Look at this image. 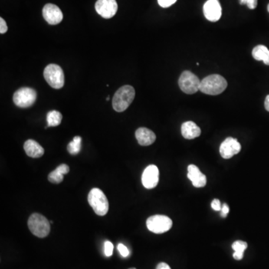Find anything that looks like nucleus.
I'll return each instance as SVG.
<instances>
[{
    "label": "nucleus",
    "mask_w": 269,
    "mask_h": 269,
    "mask_svg": "<svg viewBox=\"0 0 269 269\" xmlns=\"http://www.w3.org/2000/svg\"><path fill=\"white\" fill-rule=\"evenodd\" d=\"M24 149L27 156L31 158H40L44 155V149L35 141L27 140L24 144Z\"/></svg>",
    "instance_id": "nucleus-17"
},
{
    "label": "nucleus",
    "mask_w": 269,
    "mask_h": 269,
    "mask_svg": "<svg viewBox=\"0 0 269 269\" xmlns=\"http://www.w3.org/2000/svg\"><path fill=\"white\" fill-rule=\"evenodd\" d=\"M116 0H97L95 4V9L103 18L110 19L116 14L118 11Z\"/></svg>",
    "instance_id": "nucleus-9"
},
{
    "label": "nucleus",
    "mask_w": 269,
    "mask_h": 269,
    "mask_svg": "<svg viewBox=\"0 0 269 269\" xmlns=\"http://www.w3.org/2000/svg\"><path fill=\"white\" fill-rule=\"evenodd\" d=\"M204 14L211 22L219 21L222 14L221 4L218 0H208L204 5Z\"/></svg>",
    "instance_id": "nucleus-12"
},
{
    "label": "nucleus",
    "mask_w": 269,
    "mask_h": 269,
    "mask_svg": "<svg viewBox=\"0 0 269 269\" xmlns=\"http://www.w3.org/2000/svg\"><path fill=\"white\" fill-rule=\"evenodd\" d=\"M178 0H158V3L162 8H168L174 5Z\"/></svg>",
    "instance_id": "nucleus-25"
},
{
    "label": "nucleus",
    "mask_w": 269,
    "mask_h": 269,
    "mask_svg": "<svg viewBox=\"0 0 269 269\" xmlns=\"http://www.w3.org/2000/svg\"><path fill=\"white\" fill-rule=\"evenodd\" d=\"M247 247V244L245 241L239 240L234 242L232 244V248L234 251V255H233L234 258L237 260H241L244 257V252Z\"/></svg>",
    "instance_id": "nucleus-20"
},
{
    "label": "nucleus",
    "mask_w": 269,
    "mask_h": 269,
    "mask_svg": "<svg viewBox=\"0 0 269 269\" xmlns=\"http://www.w3.org/2000/svg\"><path fill=\"white\" fill-rule=\"evenodd\" d=\"M62 120V115L58 111H51L47 115V126H57L60 125Z\"/></svg>",
    "instance_id": "nucleus-21"
},
{
    "label": "nucleus",
    "mask_w": 269,
    "mask_h": 269,
    "mask_svg": "<svg viewBox=\"0 0 269 269\" xmlns=\"http://www.w3.org/2000/svg\"><path fill=\"white\" fill-rule=\"evenodd\" d=\"M268 11H269V4L268 5Z\"/></svg>",
    "instance_id": "nucleus-33"
},
{
    "label": "nucleus",
    "mask_w": 269,
    "mask_h": 269,
    "mask_svg": "<svg viewBox=\"0 0 269 269\" xmlns=\"http://www.w3.org/2000/svg\"><path fill=\"white\" fill-rule=\"evenodd\" d=\"M257 3H258V0H247L246 5L250 9H255L257 6Z\"/></svg>",
    "instance_id": "nucleus-28"
},
{
    "label": "nucleus",
    "mask_w": 269,
    "mask_h": 269,
    "mask_svg": "<svg viewBox=\"0 0 269 269\" xmlns=\"http://www.w3.org/2000/svg\"><path fill=\"white\" fill-rule=\"evenodd\" d=\"M221 216H222L223 218H226L227 214H228L229 212H230V209H229L228 206H227V204H224V205L222 206V207H221Z\"/></svg>",
    "instance_id": "nucleus-29"
},
{
    "label": "nucleus",
    "mask_w": 269,
    "mask_h": 269,
    "mask_svg": "<svg viewBox=\"0 0 269 269\" xmlns=\"http://www.w3.org/2000/svg\"><path fill=\"white\" fill-rule=\"evenodd\" d=\"M43 16L44 20L50 25H57L63 20V14L57 5L54 4H47L43 8Z\"/></svg>",
    "instance_id": "nucleus-13"
},
{
    "label": "nucleus",
    "mask_w": 269,
    "mask_h": 269,
    "mask_svg": "<svg viewBox=\"0 0 269 269\" xmlns=\"http://www.w3.org/2000/svg\"><path fill=\"white\" fill-rule=\"evenodd\" d=\"M156 269H171V267L167 263H160L158 264Z\"/></svg>",
    "instance_id": "nucleus-30"
},
{
    "label": "nucleus",
    "mask_w": 269,
    "mask_h": 269,
    "mask_svg": "<svg viewBox=\"0 0 269 269\" xmlns=\"http://www.w3.org/2000/svg\"><path fill=\"white\" fill-rule=\"evenodd\" d=\"M211 207L215 211H221V202H220L219 200L215 199L212 201V204H211Z\"/></svg>",
    "instance_id": "nucleus-27"
},
{
    "label": "nucleus",
    "mask_w": 269,
    "mask_h": 269,
    "mask_svg": "<svg viewBox=\"0 0 269 269\" xmlns=\"http://www.w3.org/2000/svg\"><path fill=\"white\" fill-rule=\"evenodd\" d=\"M252 56L257 61H263L265 64L269 65V50L263 45L254 47Z\"/></svg>",
    "instance_id": "nucleus-19"
},
{
    "label": "nucleus",
    "mask_w": 269,
    "mask_h": 269,
    "mask_svg": "<svg viewBox=\"0 0 269 269\" xmlns=\"http://www.w3.org/2000/svg\"><path fill=\"white\" fill-rule=\"evenodd\" d=\"M8 31V27H7L6 22L2 17L0 18V33L4 34Z\"/></svg>",
    "instance_id": "nucleus-26"
},
{
    "label": "nucleus",
    "mask_w": 269,
    "mask_h": 269,
    "mask_svg": "<svg viewBox=\"0 0 269 269\" xmlns=\"http://www.w3.org/2000/svg\"><path fill=\"white\" fill-rule=\"evenodd\" d=\"M136 91L132 86H124L115 92L112 99V106L116 112H124L133 101Z\"/></svg>",
    "instance_id": "nucleus-1"
},
{
    "label": "nucleus",
    "mask_w": 269,
    "mask_h": 269,
    "mask_svg": "<svg viewBox=\"0 0 269 269\" xmlns=\"http://www.w3.org/2000/svg\"><path fill=\"white\" fill-rule=\"evenodd\" d=\"M28 226L31 234L39 238H45L50 232V221L41 214H32L29 218Z\"/></svg>",
    "instance_id": "nucleus-4"
},
{
    "label": "nucleus",
    "mask_w": 269,
    "mask_h": 269,
    "mask_svg": "<svg viewBox=\"0 0 269 269\" xmlns=\"http://www.w3.org/2000/svg\"><path fill=\"white\" fill-rule=\"evenodd\" d=\"M219 150L220 154L224 159H230L240 152L241 145L237 139L229 137L221 143Z\"/></svg>",
    "instance_id": "nucleus-10"
},
{
    "label": "nucleus",
    "mask_w": 269,
    "mask_h": 269,
    "mask_svg": "<svg viewBox=\"0 0 269 269\" xmlns=\"http://www.w3.org/2000/svg\"><path fill=\"white\" fill-rule=\"evenodd\" d=\"M187 176L195 188H202L207 184V177L200 171L196 165H188Z\"/></svg>",
    "instance_id": "nucleus-14"
},
{
    "label": "nucleus",
    "mask_w": 269,
    "mask_h": 269,
    "mask_svg": "<svg viewBox=\"0 0 269 269\" xmlns=\"http://www.w3.org/2000/svg\"><path fill=\"white\" fill-rule=\"evenodd\" d=\"M178 83L182 91L187 94H193L196 93L200 90L201 86V81L198 76L188 70L182 72L179 76Z\"/></svg>",
    "instance_id": "nucleus-7"
},
{
    "label": "nucleus",
    "mask_w": 269,
    "mask_h": 269,
    "mask_svg": "<svg viewBox=\"0 0 269 269\" xmlns=\"http://www.w3.org/2000/svg\"><path fill=\"white\" fill-rule=\"evenodd\" d=\"M136 137L142 146H149L154 143L156 139L154 132L145 127H141L136 130Z\"/></svg>",
    "instance_id": "nucleus-15"
},
{
    "label": "nucleus",
    "mask_w": 269,
    "mask_h": 269,
    "mask_svg": "<svg viewBox=\"0 0 269 269\" xmlns=\"http://www.w3.org/2000/svg\"><path fill=\"white\" fill-rule=\"evenodd\" d=\"M159 171L154 165H149L145 168L142 177L144 186L148 189L154 188L159 183Z\"/></svg>",
    "instance_id": "nucleus-11"
},
{
    "label": "nucleus",
    "mask_w": 269,
    "mask_h": 269,
    "mask_svg": "<svg viewBox=\"0 0 269 269\" xmlns=\"http://www.w3.org/2000/svg\"><path fill=\"white\" fill-rule=\"evenodd\" d=\"M265 109L269 112V95H268L266 97V100H265Z\"/></svg>",
    "instance_id": "nucleus-31"
},
{
    "label": "nucleus",
    "mask_w": 269,
    "mask_h": 269,
    "mask_svg": "<svg viewBox=\"0 0 269 269\" xmlns=\"http://www.w3.org/2000/svg\"><path fill=\"white\" fill-rule=\"evenodd\" d=\"M146 224L149 231L156 234H161L171 230L173 222L172 220L166 215H156L148 218Z\"/></svg>",
    "instance_id": "nucleus-6"
},
{
    "label": "nucleus",
    "mask_w": 269,
    "mask_h": 269,
    "mask_svg": "<svg viewBox=\"0 0 269 269\" xmlns=\"http://www.w3.org/2000/svg\"><path fill=\"white\" fill-rule=\"evenodd\" d=\"M44 76L46 81L53 89H60L64 86V74L60 66L49 64L44 69Z\"/></svg>",
    "instance_id": "nucleus-5"
},
{
    "label": "nucleus",
    "mask_w": 269,
    "mask_h": 269,
    "mask_svg": "<svg viewBox=\"0 0 269 269\" xmlns=\"http://www.w3.org/2000/svg\"><path fill=\"white\" fill-rule=\"evenodd\" d=\"M118 250H119V253L120 255L123 257H127L129 255V251L128 250L127 247L123 244H119L118 245Z\"/></svg>",
    "instance_id": "nucleus-24"
},
{
    "label": "nucleus",
    "mask_w": 269,
    "mask_h": 269,
    "mask_svg": "<svg viewBox=\"0 0 269 269\" xmlns=\"http://www.w3.org/2000/svg\"><path fill=\"white\" fill-rule=\"evenodd\" d=\"M88 201L97 215L103 216L107 214L109 208V201L100 188H92L89 192Z\"/></svg>",
    "instance_id": "nucleus-3"
},
{
    "label": "nucleus",
    "mask_w": 269,
    "mask_h": 269,
    "mask_svg": "<svg viewBox=\"0 0 269 269\" xmlns=\"http://www.w3.org/2000/svg\"><path fill=\"white\" fill-rule=\"evenodd\" d=\"M136 269V268H130V269Z\"/></svg>",
    "instance_id": "nucleus-34"
},
{
    "label": "nucleus",
    "mask_w": 269,
    "mask_h": 269,
    "mask_svg": "<svg viewBox=\"0 0 269 269\" xmlns=\"http://www.w3.org/2000/svg\"><path fill=\"white\" fill-rule=\"evenodd\" d=\"M227 82L223 76L212 74L207 76L201 82L200 90L208 95H218L225 90Z\"/></svg>",
    "instance_id": "nucleus-2"
},
{
    "label": "nucleus",
    "mask_w": 269,
    "mask_h": 269,
    "mask_svg": "<svg viewBox=\"0 0 269 269\" xmlns=\"http://www.w3.org/2000/svg\"><path fill=\"white\" fill-rule=\"evenodd\" d=\"M37 93L33 89L21 88L14 93L13 100L14 104L20 108H29L35 103Z\"/></svg>",
    "instance_id": "nucleus-8"
},
{
    "label": "nucleus",
    "mask_w": 269,
    "mask_h": 269,
    "mask_svg": "<svg viewBox=\"0 0 269 269\" xmlns=\"http://www.w3.org/2000/svg\"><path fill=\"white\" fill-rule=\"evenodd\" d=\"M114 246L111 241H106L104 243V254L107 257H111L113 254Z\"/></svg>",
    "instance_id": "nucleus-23"
},
{
    "label": "nucleus",
    "mask_w": 269,
    "mask_h": 269,
    "mask_svg": "<svg viewBox=\"0 0 269 269\" xmlns=\"http://www.w3.org/2000/svg\"><path fill=\"white\" fill-rule=\"evenodd\" d=\"M247 0H239V2L241 5H246Z\"/></svg>",
    "instance_id": "nucleus-32"
},
{
    "label": "nucleus",
    "mask_w": 269,
    "mask_h": 269,
    "mask_svg": "<svg viewBox=\"0 0 269 269\" xmlns=\"http://www.w3.org/2000/svg\"><path fill=\"white\" fill-rule=\"evenodd\" d=\"M69 171H70V168L68 165L62 164L50 173L48 176L49 181L52 183H60L64 179V175L68 174Z\"/></svg>",
    "instance_id": "nucleus-18"
},
{
    "label": "nucleus",
    "mask_w": 269,
    "mask_h": 269,
    "mask_svg": "<svg viewBox=\"0 0 269 269\" xmlns=\"http://www.w3.org/2000/svg\"><path fill=\"white\" fill-rule=\"evenodd\" d=\"M181 132L185 139H194L199 137L201 134V129L193 121H186L182 123L181 126Z\"/></svg>",
    "instance_id": "nucleus-16"
},
{
    "label": "nucleus",
    "mask_w": 269,
    "mask_h": 269,
    "mask_svg": "<svg viewBox=\"0 0 269 269\" xmlns=\"http://www.w3.org/2000/svg\"><path fill=\"white\" fill-rule=\"evenodd\" d=\"M82 138L80 136H75L73 141L67 145V150L71 155L78 154L81 150Z\"/></svg>",
    "instance_id": "nucleus-22"
}]
</instances>
